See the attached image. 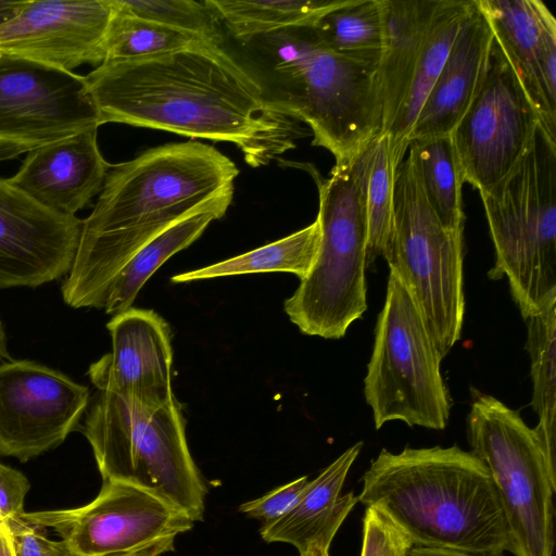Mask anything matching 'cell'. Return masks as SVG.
I'll return each instance as SVG.
<instances>
[{
  "instance_id": "52a82bcc",
  "label": "cell",
  "mask_w": 556,
  "mask_h": 556,
  "mask_svg": "<svg viewBox=\"0 0 556 556\" xmlns=\"http://www.w3.org/2000/svg\"><path fill=\"white\" fill-rule=\"evenodd\" d=\"M495 263L526 319L556 300V140L541 125L508 173L479 191Z\"/></svg>"
},
{
  "instance_id": "d4e9b609",
  "label": "cell",
  "mask_w": 556,
  "mask_h": 556,
  "mask_svg": "<svg viewBox=\"0 0 556 556\" xmlns=\"http://www.w3.org/2000/svg\"><path fill=\"white\" fill-rule=\"evenodd\" d=\"M317 219L282 239L228 260L172 277L175 283L257 273L285 271L302 280L312 269L320 245Z\"/></svg>"
},
{
  "instance_id": "60d3db41",
  "label": "cell",
  "mask_w": 556,
  "mask_h": 556,
  "mask_svg": "<svg viewBox=\"0 0 556 556\" xmlns=\"http://www.w3.org/2000/svg\"><path fill=\"white\" fill-rule=\"evenodd\" d=\"M329 548L327 544L314 542L300 552V556H329Z\"/></svg>"
},
{
  "instance_id": "d6a6232c",
  "label": "cell",
  "mask_w": 556,
  "mask_h": 556,
  "mask_svg": "<svg viewBox=\"0 0 556 556\" xmlns=\"http://www.w3.org/2000/svg\"><path fill=\"white\" fill-rule=\"evenodd\" d=\"M410 539L381 510L367 507L363 518L361 556H407Z\"/></svg>"
},
{
  "instance_id": "3957f363",
  "label": "cell",
  "mask_w": 556,
  "mask_h": 556,
  "mask_svg": "<svg viewBox=\"0 0 556 556\" xmlns=\"http://www.w3.org/2000/svg\"><path fill=\"white\" fill-rule=\"evenodd\" d=\"M357 498L386 514L414 546L503 555L509 534L491 473L458 446L383 448Z\"/></svg>"
},
{
  "instance_id": "7a4b0ae2",
  "label": "cell",
  "mask_w": 556,
  "mask_h": 556,
  "mask_svg": "<svg viewBox=\"0 0 556 556\" xmlns=\"http://www.w3.org/2000/svg\"><path fill=\"white\" fill-rule=\"evenodd\" d=\"M238 175L229 157L197 140L151 148L112 165L93 210L83 219L61 287L64 303L103 308L117 274L148 242L193 214L225 215Z\"/></svg>"
},
{
  "instance_id": "7c38bea8",
  "label": "cell",
  "mask_w": 556,
  "mask_h": 556,
  "mask_svg": "<svg viewBox=\"0 0 556 556\" xmlns=\"http://www.w3.org/2000/svg\"><path fill=\"white\" fill-rule=\"evenodd\" d=\"M539 125L535 108L494 39L483 80L451 134L464 181L478 191L495 185Z\"/></svg>"
},
{
  "instance_id": "1f68e13d",
  "label": "cell",
  "mask_w": 556,
  "mask_h": 556,
  "mask_svg": "<svg viewBox=\"0 0 556 556\" xmlns=\"http://www.w3.org/2000/svg\"><path fill=\"white\" fill-rule=\"evenodd\" d=\"M123 12L225 46L224 27L207 1L110 0Z\"/></svg>"
},
{
  "instance_id": "ac0fdd59",
  "label": "cell",
  "mask_w": 556,
  "mask_h": 556,
  "mask_svg": "<svg viewBox=\"0 0 556 556\" xmlns=\"http://www.w3.org/2000/svg\"><path fill=\"white\" fill-rule=\"evenodd\" d=\"M98 128L27 152L9 181L41 205L76 215L100 191L112 164L98 144Z\"/></svg>"
},
{
  "instance_id": "4dcf8cb0",
  "label": "cell",
  "mask_w": 556,
  "mask_h": 556,
  "mask_svg": "<svg viewBox=\"0 0 556 556\" xmlns=\"http://www.w3.org/2000/svg\"><path fill=\"white\" fill-rule=\"evenodd\" d=\"M395 168L387 134L377 139L376 152L367 186L366 210L368 241L366 267L383 257L393 231V184Z\"/></svg>"
},
{
  "instance_id": "cb8c5ba5",
  "label": "cell",
  "mask_w": 556,
  "mask_h": 556,
  "mask_svg": "<svg viewBox=\"0 0 556 556\" xmlns=\"http://www.w3.org/2000/svg\"><path fill=\"white\" fill-rule=\"evenodd\" d=\"M238 42L282 29L311 27L346 0H206Z\"/></svg>"
},
{
  "instance_id": "83f0119b",
  "label": "cell",
  "mask_w": 556,
  "mask_h": 556,
  "mask_svg": "<svg viewBox=\"0 0 556 556\" xmlns=\"http://www.w3.org/2000/svg\"><path fill=\"white\" fill-rule=\"evenodd\" d=\"M418 173L428 203L442 225L463 233V172L451 135L412 141Z\"/></svg>"
},
{
  "instance_id": "2e32d148",
  "label": "cell",
  "mask_w": 556,
  "mask_h": 556,
  "mask_svg": "<svg viewBox=\"0 0 556 556\" xmlns=\"http://www.w3.org/2000/svg\"><path fill=\"white\" fill-rule=\"evenodd\" d=\"M109 0H27L0 24V53L72 71L104 61Z\"/></svg>"
},
{
  "instance_id": "f35d334b",
  "label": "cell",
  "mask_w": 556,
  "mask_h": 556,
  "mask_svg": "<svg viewBox=\"0 0 556 556\" xmlns=\"http://www.w3.org/2000/svg\"><path fill=\"white\" fill-rule=\"evenodd\" d=\"M0 556H14L11 533L5 523H0Z\"/></svg>"
},
{
  "instance_id": "7bdbcfd3",
  "label": "cell",
  "mask_w": 556,
  "mask_h": 556,
  "mask_svg": "<svg viewBox=\"0 0 556 556\" xmlns=\"http://www.w3.org/2000/svg\"><path fill=\"white\" fill-rule=\"evenodd\" d=\"M25 153L22 149L12 146H0V162L12 160Z\"/></svg>"
},
{
  "instance_id": "ab89813d",
  "label": "cell",
  "mask_w": 556,
  "mask_h": 556,
  "mask_svg": "<svg viewBox=\"0 0 556 556\" xmlns=\"http://www.w3.org/2000/svg\"><path fill=\"white\" fill-rule=\"evenodd\" d=\"M45 556H75L63 540L49 541Z\"/></svg>"
},
{
  "instance_id": "d6986e66",
  "label": "cell",
  "mask_w": 556,
  "mask_h": 556,
  "mask_svg": "<svg viewBox=\"0 0 556 556\" xmlns=\"http://www.w3.org/2000/svg\"><path fill=\"white\" fill-rule=\"evenodd\" d=\"M493 40L490 24L475 0L419 112L409 143L452 134L483 80Z\"/></svg>"
},
{
  "instance_id": "30bf717a",
  "label": "cell",
  "mask_w": 556,
  "mask_h": 556,
  "mask_svg": "<svg viewBox=\"0 0 556 556\" xmlns=\"http://www.w3.org/2000/svg\"><path fill=\"white\" fill-rule=\"evenodd\" d=\"M441 361L413 296L390 270L364 379L376 429L395 420L432 430L446 427L452 404Z\"/></svg>"
},
{
  "instance_id": "277c9868",
  "label": "cell",
  "mask_w": 556,
  "mask_h": 556,
  "mask_svg": "<svg viewBox=\"0 0 556 556\" xmlns=\"http://www.w3.org/2000/svg\"><path fill=\"white\" fill-rule=\"evenodd\" d=\"M241 46L268 98L309 127L312 144L328 150L334 165L352 161L382 134L380 59L334 52L313 26L278 30Z\"/></svg>"
},
{
  "instance_id": "603a6c76",
  "label": "cell",
  "mask_w": 556,
  "mask_h": 556,
  "mask_svg": "<svg viewBox=\"0 0 556 556\" xmlns=\"http://www.w3.org/2000/svg\"><path fill=\"white\" fill-rule=\"evenodd\" d=\"M475 0H440L433 14L404 103L389 130L394 168L404 160L409 136Z\"/></svg>"
},
{
  "instance_id": "ba28073f",
  "label": "cell",
  "mask_w": 556,
  "mask_h": 556,
  "mask_svg": "<svg viewBox=\"0 0 556 556\" xmlns=\"http://www.w3.org/2000/svg\"><path fill=\"white\" fill-rule=\"evenodd\" d=\"M383 257L413 296L443 359L462 338L463 233L445 228L428 203L409 149L394 174L393 231Z\"/></svg>"
},
{
  "instance_id": "5b68a950",
  "label": "cell",
  "mask_w": 556,
  "mask_h": 556,
  "mask_svg": "<svg viewBox=\"0 0 556 556\" xmlns=\"http://www.w3.org/2000/svg\"><path fill=\"white\" fill-rule=\"evenodd\" d=\"M378 137L352 161L334 165L328 178L316 179L318 254L283 303L289 319L305 334L340 339L367 309L366 197Z\"/></svg>"
},
{
  "instance_id": "9a60e30c",
  "label": "cell",
  "mask_w": 556,
  "mask_h": 556,
  "mask_svg": "<svg viewBox=\"0 0 556 556\" xmlns=\"http://www.w3.org/2000/svg\"><path fill=\"white\" fill-rule=\"evenodd\" d=\"M83 219L52 211L0 177V289L36 288L65 277Z\"/></svg>"
},
{
  "instance_id": "484cf974",
  "label": "cell",
  "mask_w": 556,
  "mask_h": 556,
  "mask_svg": "<svg viewBox=\"0 0 556 556\" xmlns=\"http://www.w3.org/2000/svg\"><path fill=\"white\" fill-rule=\"evenodd\" d=\"M525 320L533 387L530 404L539 418L534 430L556 470V300Z\"/></svg>"
},
{
  "instance_id": "44dd1931",
  "label": "cell",
  "mask_w": 556,
  "mask_h": 556,
  "mask_svg": "<svg viewBox=\"0 0 556 556\" xmlns=\"http://www.w3.org/2000/svg\"><path fill=\"white\" fill-rule=\"evenodd\" d=\"M363 442L345 450L314 480L308 481L294 506L282 517L262 525L265 542L293 545L299 553L311 543L330 546L339 528L358 502L353 492L341 494L349 470L357 458Z\"/></svg>"
},
{
  "instance_id": "d590c367",
  "label": "cell",
  "mask_w": 556,
  "mask_h": 556,
  "mask_svg": "<svg viewBox=\"0 0 556 556\" xmlns=\"http://www.w3.org/2000/svg\"><path fill=\"white\" fill-rule=\"evenodd\" d=\"M11 533L14 556H45L49 539L42 529L26 522L21 516L5 523Z\"/></svg>"
},
{
  "instance_id": "5bb4252c",
  "label": "cell",
  "mask_w": 556,
  "mask_h": 556,
  "mask_svg": "<svg viewBox=\"0 0 556 556\" xmlns=\"http://www.w3.org/2000/svg\"><path fill=\"white\" fill-rule=\"evenodd\" d=\"M89 389L29 359L0 364V455L27 462L62 444L88 407Z\"/></svg>"
},
{
  "instance_id": "4fadbf2b",
  "label": "cell",
  "mask_w": 556,
  "mask_h": 556,
  "mask_svg": "<svg viewBox=\"0 0 556 556\" xmlns=\"http://www.w3.org/2000/svg\"><path fill=\"white\" fill-rule=\"evenodd\" d=\"M101 125L85 76L0 53V146L27 153Z\"/></svg>"
},
{
  "instance_id": "f1b7e54d",
  "label": "cell",
  "mask_w": 556,
  "mask_h": 556,
  "mask_svg": "<svg viewBox=\"0 0 556 556\" xmlns=\"http://www.w3.org/2000/svg\"><path fill=\"white\" fill-rule=\"evenodd\" d=\"M111 9L103 62L131 61L217 45L195 35L139 18L115 9L112 4Z\"/></svg>"
},
{
  "instance_id": "b9f144b4",
  "label": "cell",
  "mask_w": 556,
  "mask_h": 556,
  "mask_svg": "<svg viewBox=\"0 0 556 556\" xmlns=\"http://www.w3.org/2000/svg\"><path fill=\"white\" fill-rule=\"evenodd\" d=\"M12 358L8 349V338L3 323L0 318V364Z\"/></svg>"
},
{
  "instance_id": "8d00e7d4",
  "label": "cell",
  "mask_w": 556,
  "mask_h": 556,
  "mask_svg": "<svg viewBox=\"0 0 556 556\" xmlns=\"http://www.w3.org/2000/svg\"><path fill=\"white\" fill-rule=\"evenodd\" d=\"M407 556H503V555H473L442 548H428L413 546Z\"/></svg>"
},
{
  "instance_id": "e0dca14e",
  "label": "cell",
  "mask_w": 556,
  "mask_h": 556,
  "mask_svg": "<svg viewBox=\"0 0 556 556\" xmlns=\"http://www.w3.org/2000/svg\"><path fill=\"white\" fill-rule=\"evenodd\" d=\"M106 328L112 350L87 371L96 389L147 405L173 401V349L165 319L152 309L130 307L113 315Z\"/></svg>"
},
{
  "instance_id": "ffe728a7",
  "label": "cell",
  "mask_w": 556,
  "mask_h": 556,
  "mask_svg": "<svg viewBox=\"0 0 556 556\" xmlns=\"http://www.w3.org/2000/svg\"><path fill=\"white\" fill-rule=\"evenodd\" d=\"M493 36L535 108L540 125L556 140V104L542 79V58L556 39V21L540 0H477Z\"/></svg>"
},
{
  "instance_id": "9c48e42d",
  "label": "cell",
  "mask_w": 556,
  "mask_h": 556,
  "mask_svg": "<svg viewBox=\"0 0 556 556\" xmlns=\"http://www.w3.org/2000/svg\"><path fill=\"white\" fill-rule=\"evenodd\" d=\"M471 453L488 468L504 510L508 552L553 556L556 470L534 428L496 397L477 393L467 416Z\"/></svg>"
},
{
  "instance_id": "8fae6325",
  "label": "cell",
  "mask_w": 556,
  "mask_h": 556,
  "mask_svg": "<svg viewBox=\"0 0 556 556\" xmlns=\"http://www.w3.org/2000/svg\"><path fill=\"white\" fill-rule=\"evenodd\" d=\"M26 522L51 528L75 556H161L194 521L137 485L104 480L90 503L71 509L24 513Z\"/></svg>"
},
{
  "instance_id": "8992f818",
  "label": "cell",
  "mask_w": 556,
  "mask_h": 556,
  "mask_svg": "<svg viewBox=\"0 0 556 556\" xmlns=\"http://www.w3.org/2000/svg\"><path fill=\"white\" fill-rule=\"evenodd\" d=\"M80 430L100 475L144 489L188 515L203 518L206 485L190 454L176 397L147 405L119 394L90 396Z\"/></svg>"
},
{
  "instance_id": "7402d4cb",
  "label": "cell",
  "mask_w": 556,
  "mask_h": 556,
  "mask_svg": "<svg viewBox=\"0 0 556 556\" xmlns=\"http://www.w3.org/2000/svg\"><path fill=\"white\" fill-rule=\"evenodd\" d=\"M440 0H380L383 46L377 68L382 134L396 118Z\"/></svg>"
},
{
  "instance_id": "4316f807",
  "label": "cell",
  "mask_w": 556,
  "mask_h": 556,
  "mask_svg": "<svg viewBox=\"0 0 556 556\" xmlns=\"http://www.w3.org/2000/svg\"><path fill=\"white\" fill-rule=\"evenodd\" d=\"M224 215L206 211L186 217L142 247L117 274L109 288L103 309L115 315L131 307L148 279L174 254L193 243L215 219Z\"/></svg>"
},
{
  "instance_id": "836d02e7",
  "label": "cell",
  "mask_w": 556,
  "mask_h": 556,
  "mask_svg": "<svg viewBox=\"0 0 556 556\" xmlns=\"http://www.w3.org/2000/svg\"><path fill=\"white\" fill-rule=\"evenodd\" d=\"M308 481L306 476L300 477L258 498L241 504L239 511L262 521L263 525L274 522L294 506Z\"/></svg>"
},
{
  "instance_id": "e575fe53",
  "label": "cell",
  "mask_w": 556,
  "mask_h": 556,
  "mask_svg": "<svg viewBox=\"0 0 556 556\" xmlns=\"http://www.w3.org/2000/svg\"><path fill=\"white\" fill-rule=\"evenodd\" d=\"M28 490L29 482L21 471L0 463V523L25 513L24 501Z\"/></svg>"
},
{
  "instance_id": "6da1fadb",
  "label": "cell",
  "mask_w": 556,
  "mask_h": 556,
  "mask_svg": "<svg viewBox=\"0 0 556 556\" xmlns=\"http://www.w3.org/2000/svg\"><path fill=\"white\" fill-rule=\"evenodd\" d=\"M101 124L229 142L247 164H269L304 136L225 46L103 62L85 76Z\"/></svg>"
},
{
  "instance_id": "f546056e",
  "label": "cell",
  "mask_w": 556,
  "mask_h": 556,
  "mask_svg": "<svg viewBox=\"0 0 556 556\" xmlns=\"http://www.w3.org/2000/svg\"><path fill=\"white\" fill-rule=\"evenodd\" d=\"M313 29L330 50L380 59L383 20L380 0H346L321 16Z\"/></svg>"
},
{
  "instance_id": "74e56055",
  "label": "cell",
  "mask_w": 556,
  "mask_h": 556,
  "mask_svg": "<svg viewBox=\"0 0 556 556\" xmlns=\"http://www.w3.org/2000/svg\"><path fill=\"white\" fill-rule=\"evenodd\" d=\"M27 0H0V24L13 17Z\"/></svg>"
}]
</instances>
